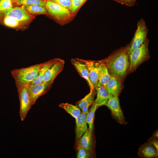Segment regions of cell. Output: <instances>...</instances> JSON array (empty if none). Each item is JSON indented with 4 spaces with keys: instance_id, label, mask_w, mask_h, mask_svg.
<instances>
[{
    "instance_id": "cell-33",
    "label": "cell",
    "mask_w": 158,
    "mask_h": 158,
    "mask_svg": "<svg viewBox=\"0 0 158 158\" xmlns=\"http://www.w3.org/2000/svg\"><path fill=\"white\" fill-rule=\"evenodd\" d=\"M114 0L118 3H120L122 4L125 5L124 0Z\"/></svg>"
},
{
    "instance_id": "cell-1",
    "label": "cell",
    "mask_w": 158,
    "mask_h": 158,
    "mask_svg": "<svg viewBox=\"0 0 158 158\" xmlns=\"http://www.w3.org/2000/svg\"><path fill=\"white\" fill-rule=\"evenodd\" d=\"M101 61L106 66L111 75L122 81L129 73L130 67L127 45L115 50Z\"/></svg>"
},
{
    "instance_id": "cell-31",
    "label": "cell",
    "mask_w": 158,
    "mask_h": 158,
    "mask_svg": "<svg viewBox=\"0 0 158 158\" xmlns=\"http://www.w3.org/2000/svg\"><path fill=\"white\" fill-rule=\"evenodd\" d=\"M136 0H124L125 5L129 6H132L134 5Z\"/></svg>"
},
{
    "instance_id": "cell-30",
    "label": "cell",
    "mask_w": 158,
    "mask_h": 158,
    "mask_svg": "<svg viewBox=\"0 0 158 158\" xmlns=\"http://www.w3.org/2000/svg\"><path fill=\"white\" fill-rule=\"evenodd\" d=\"M148 141L150 142L158 150V141L157 139L154 138L152 137Z\"/></svg>"
},
{
    "instance_id": "cell-23",
    "label": "cell",
    "mask_w": 158,
    "mask_h": 158,
    "mask_svg": "<svg viewBox=\"0 0 158 158\" xmlns=\"http://www.w3.org/2000/svg\"><path fill=\"white\" fill-rule=\"evenodd\" d=\"M0 20L5 26L11 28H18L24 26L18 21L9 16H3L0 18Z\"/></svg>"
},
{
    "instance_id": "cell-5",
    "label": "cell",
    "mask_w": 158,
    "mask_h": 158,
    "mask_svg": "<svg viewBox=\"0 0 158 158\" xmlns=\"http://www.w3.org/2000/svg\"><path fill=\"white\" fill-rule=\"evenodd\" d=\"M137 29L130 43L127 45L128 54L140 46L147 39L148 29L144 20L141 18L137 23Z\"/></svg>"
},
{
    "instance_id": "cell-28",
    "label": "cell",
    "mask_w": 158,
    "mask_h": 158,
    "mask_svg": "<svg viewBox=\"0 0 158 158\" xmlns=\"http://www.w3.org/2000/svg\"><path fill=\"white\" fill-rule=\"evenodd\" d=\"M77 158H88L91 156V152L87 151L78 144L77 146Z\"/></svg>"
},
{
    "instance_id": "cell-21",
    "label": "cell",
    "mask_w": 158,
    "mask_h": 158,
    "mask_svg": "<svg viewBox=\"0 0 158 158\" xmlns=\"http://www.w3.org/2000/svg\"><path fill=\"white\" fill-rule=\"evenodd\" d=\"M59 106L63 109L75 119L78 117L81 114L80 109L76 106L71 104L66 103H61Z\"/></svg>"
},
{
    "instance_id": "cell-32",
    "label": "cell",
    "mask_w": 158,
    "mask_h": 158,
    "mask_svg": "<svg viewBox=\"0 0 158 158\" xmlns=\"http://www.w3.org/2000/svg\"><path fill=\"white\" fill-rule=\"evenodd\" d=\"M152 137L157 140L158 139V131H156L153 133Z\"/></svg>"
},
{
    "instance_id": "cell-8",
    "label": "cell",
    "mask_w": 158,
    "mask_h": 158,
    "mask_svg": "<svg viewBox=\"0 0 158 158\" xmlns=\"http://www.w3.org/2000/svg\"><path fill=\"white\" fill-rule=\"evenodd\" d=\"M105 105L110 110L112 117L117 122L124 125L128 123L125 120L121 108L118 97L110 95Z\"/></svg>"
},
{
    "instance_id": "cell-14",
    "label": "cell",
    "mask_w": 158,
    "mask_h": 158,
    "mask_svg": "<svg viewBox=\"0 0 158 158\" xmlns=\"http://www.w3.org/2000/svg\"><path fill=\"white\" fill-rule=\"evenodd\" d=\"M138 155L142 158H157L158 150L148 141L140 146Z\"/></svg>"
},
{
    "instance_id": "cell-22",
    "label": "cell",
    "mask_w": 158,
    "mask_h": 158,
    "mask_svg": "<svg viewBox=\"0 0 158 158\" xmlns=\"http://www.w3.org/2000/svg\"><path fill=\"white\" fill-rule=\"evenodd\" d=\"M30 14L35 16L37 15H47V11L45 6L36 4L23 6Z\"/></svg>"
},
{
    "instance_id": "cell-17",
    "label": "cell",
    "mask_w": 158,
    "mask_h": 158,
    "mask_svg": "<svg viewBox=\"0 0 158 158\" xmlns=\"http://www.w3.org/2000/svg\"><path fill=\"white\" fill-rule=\"evenodd\" d=\"M92 132L89 128L79 139L78 144L91 152L93 147Z\"/></svg>"
},
{
    "instance_id": "cell-24",
    "label": "cell",
    "mask_w": 158,
    "mask_h": 158,
    "mask_svg": "<svg viewBox=\"0 0 158 158\" xmlns=\"http://www.w3.org/2000/svg\"><path fill=\"white\" fill-rule=\"evenodd\" d=\"M97 108V106L92 104L91 108L88 110L87 115L86 122L88 125L89 129L92 132H93L94 129L95 113Z\"/></svg>"
},
{
    "instance_id": "cell-9",
    "label": "cell",
    "mask_w": 158,
    "mask_h": 158,
    "mask_svg": "<svg viewBox=\"0 0 158 158\" xmlns=\"http://www.w3.org/2000/svg\"><path fill=\"white\" fill-rule=\"evenodd\" d=\"M27 86L17 90L20 102L19 115L22 121L25 119L28 111L32 106Z\"/></svg>"
},
{
    "instance_id": "cell-7",
    "label": "cell",
    "mask_w": 158,
    "mask_h": 158,
    "mask_svg": "<svg viewBox=\"0 0 158 158\" xmlns=\"http://www.w3.org/2000/svg\"><path fill=\"white\" fill-rule=\"evenodd\" d=\"M53 83L42 82L38 85L30 83L27 87L32 106L40 97L46 93L51 88Z\"/></svg>"
},
{
    "instance_id": "cell-19",
    "label": "cell",
    "mask_w": 158,
    "mask_h": 158,
    "mask_svg": "<svg viewBox=\"0 0 158 158\" xmlns=\"http://www.w3.org/2000/svg\"><path fill=\"white\" fill-rule=\"evenodd\" d=\"M99 73L98 86L105 87L109 80L111 75L106 65L101 60L99 61Z\"/></svg>"
},
{
    "instance_id": "cell-34",
    "label": "cell",
    "mask_w": 158,
    "mask_h": 158,
    "mask_svg": "<svg viewBox=\"0 0 158 158\" xmlns=\"http://www.w3.org/2000/svg\"><path fill=\"white\" fill-rule=\"evenodd\" d=\"M13 3H15L18 0H11Z\"/></svg>"
},
{
    "instance_id": "cell-10",
    "label": "cell",
    "mask_w": 158,
    "mask_h": 158,
    "mask_svg": "<svg viewBox=\"0 0 158 158\" xmlns=\"http://www.w3.org/2000/svg\"><path fill=\"white\" fill-rule=\"evenodd\" d=\"M64 64V61L59 58L45 73L43 77L42 82L53 83L55 78L62 71Z\"/></svg>"
},
{
    "instance_id": "cell-6",
    "label": "cell",
    "mask_w": 158,
    "mask_h": 158,
    "mask_svg": "<svg viewBox=\"0 0 158 158\" xmlns=\"http://www.w3.org/2000/svg\"><path fill=\"white\" fill-rule=\"evenodd\" d=\"M3 16H10L24 26L29 24L35 18V16L30 14L23 6L13 7L2 17Z\"/></svg>"
},
{
    "instance_id": "cell-12",
    "label": "cell",
    "mask_w": 158,
    "mask_h": 158,
    "mask_svg": "<svg viewBox=\"0 0 158 158\" xmlns=\"http://www.w3.org/2000/svg\"><path fill=\"white\" fill-rule=\"evenodd\" d=\"M123 86L120 80L111 75L105 87L110 95L118 97L122 89Z\"/></svg>"
},
{
    "instance_id": "cell-18",
    "label": "cell",
    "mask_w": 158,
    "mask_h": 158,
    "mask_svg": "<svg viewBox=\"0 0 158 158\" xmlns=\"http://www.w3.org/2000/svg\"><path fill=\"white\" fill-rule=\"evenodd\" d=\"M95 89H90V92L83 98L77 102L78 107L82 110V112L87 113L88 108L94 102Z\"/></svg>"
},
{
    "instance_id": "cell-26",
    "label": "cell",
    "mask_w": 158,
    "mask_h": 158,
    "mask_svg": "<svg viewBox=\"0 0 158 158\" xmlns=\"http://www.w3.org/2000/svg\"><path fill=\"white\" fill-rule=\"evenodd\" d=\"M47 1L46 0H18L16 3L21 6L33 4L45 6Z\"/></svg>"
},
{
    "instance_id": "cell-3",
    "label": "cell",
    "mask_w": 158,
    "mask_h": 158,
    "mask_svg": "<svg viewBox=\"0 0 158 158\" xmlns=\"http://www.w3.org/2000/svg\"><path fill=\"white\" fill-rule=\"evenodd\" d=\"M45 6L47 15L60 25H63L69 23L75 16L72 14L69 9L51 0L47 1Z\"/></svg>"
},
{
    "instance_id": "cell-25",
    "label": "cell",
    "mask_w": 158,
    "mask_h": 158,
    "mask_svg": "<svg viewBox=\"0 0 158 158\" xmlns=\"http://www.w3.org/2000/svg\"><path fill=\"white\" fill-rule=\"evenodd\" d=\"M11 0H0V18L13 7Z\"/></svg>"
},
{
    "instance_id": "cell-35",
    "label": "cell",
    "mask_w": 158,
    "mask_h": 158,
    "mask_svg": "<svg viewBox=\"0 0 158 158\" xmlns=\"http://www.w3.org/2000/svg\"><path fill=\"white\" fill-rule=\"evenodd\" d=\"M46 0L47 1H50V0Z\"/></svg>"
},
{
    "instance_id": "cell-11",
    "label": "cell",
    "mask_w": 158,
    "mask_h": 158,
    "mask_svg": "<svg viewBox=\"0 0 158 158\" xmlns=\"http://www.w3.org/2000/svg\"><path fill=\"white\" fill-rule=\"evenodd\" d=\"M86 65L88 69L90 80L94 89L98 86L99 73V61L81 59Z\"/></svg>"
},
{
    "instance_id": "cell-2",
    "label": "cell",
    "mask_w": 158,
    "mask_h": 158,
    "mask_svg": "<svg viewBox=\"0 0 158 158\" xmlns=\"http://www.w3.org/2000/svg\"><path fill=\"white\" fill-rule=\"evenodd\" d=\"M43 63L12 70L11 74L18 90L27 86L38 76Z\"/></svg>"
},
{
    "instance_id": "cell-16",
    "label": "cell",
    "mask_w": 158,
    "mask_h": 158,
    "mask_svg": "<svg viewBox=\"0 0 158 158\" xmlns=\"http://www.w3.org/2000/svg\"><path fill=\"white\" fill-rule=\"evenodd\" d=\"M87 113L82 112L75 119L76 135L78 139H80L87 129L86 121Z\"/></svg>"
},
{
    "instance_id": "cell-15",
    "label": "cell",
    "mask_w": 158,
    "mask_h": 158,
    "mask_svg": "<svg viewBox=\"0 0 158 158\" xmlns=\"http://www.w3.org/2000/svg\"><path fill=\"white\" fill-rule=\"evenodd\" d=\"M95 89L97 90V96L94 101L93 104L98 108L103 105H105L108 102L110 95L106 90L105 87L98 86Z\"/></svg>"
},
{
    "instance_id": "cell-29",
    "label": "cell",
    "mask_w": 158,
    "mask_h": 158,
    "mask_svg": "<svg viewBox=\"0 0 158 158\" xmlns=\"http://www.w3.org/2000/svg\"><path fill=\"white\" fill-rule=\"evenodd\" d=\"M51 1L70 10L72 0H51Z\"/></svg>"
},
{
    "instance_id": "cell-4",
    "label": "cell",
    "mask_w": 158,
    "mask_h": 158,
    "mask_svg": "<svg viewBox=\"0 0 158 158\" xmlns=\"http://www.w3.org/2000/svg\"><path fill=\"white\" fill-rule=\"evenodd\" d=\"M149 42L147 39L140 46L129 54L130 67L128 73L135 71L140 64L150 58L148 49Z\"/></svg>"
},
{
    "instance_id": "cell-20",
    "label": "cell",
    "mask_w": 158,
    "mask_h": 158,
    "mask_svg": "<svg viewBox=\"0 0 158 158\" xmlns=\"http://www.w3.org/2000/svg\"><path fill=\"white\" fill-rule=\"evenodd\" d=\"M59 59V58H55L43 62V65L40 70L38 76L31 83L36 85L42 83L45 73Z\"/></svg>"
},
{
    "instance_id": "cell-27",
    "label": "cell",
    "mask_w": 158,
    "mask_h": 158,
    "mask_svg": "<svg viewBox=\"0 0 158 158\" xmlns=\"http://www.w3.org/2000/svg\"><path fill=\"white\" fill-rule=\"evenodd\" d=\"M88 0H72L70 11L71 13L75 16L80 8Z\"/></svg>"
},
{
    "instance_id": "cell-13",
    "label": "cell",
    "mask_w": 158,
    "mask_h": 158,
    "mask_svg": "<svg viewBox=\"0 0 158 158\" xmlns=\"http://www.w3.org/2000/svg\"><path fill=\"white\" fill-rule=\"evenodd\" d=\"M71 62L80 76L87 81L90 89H95L90 80L87 67L85 63L82 61L81 59L78 58L72 59Z\"/></svg>"
}]
</instances>
